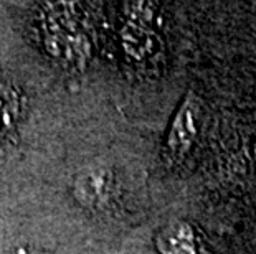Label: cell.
I'll return each mask as SVG.
<instances>
[{"label":"cell","instance_id":"7a4b0ae2","mask_svg":"<svg viewBox=\"0 0 256 254\" xmlns=\"http://www.w3.org/2000/svg\"><path fill=\"white\" fill-rule=\"evenodd\" d=\"M24 112V98L12 84L0 81V144L17 129V124Z\"/></svg>","mask_w":256,"mask_h":254},{"label":"cell","instance_id":"3957f363","mask_svg":"<svg viewBox=\"0 0 256 254\" xmlns=\"http://www.w3.org/2000/svg\"><path fill=\"white\" fill-rule=\"evenodd\" d=\"M14 254H40V253H34V251H28V250H18V251H15Z\"/></svg>","mask_w":256,"mask_h":254},{"label":"cell","instance_id":"6da1fadb","mask_svg":"<svg viewBox=\"0 0 256 254\" xmlns=\"http://www.w3.org/2000/svg\"><path fill=\"white\" fill-rule=\"evenodd\" d=\"M111 193V177L106 169L88 170L76 182V197L90 207H102Z\"/></svg>","mask_w":256,"mask_h":254}]
</instances>
